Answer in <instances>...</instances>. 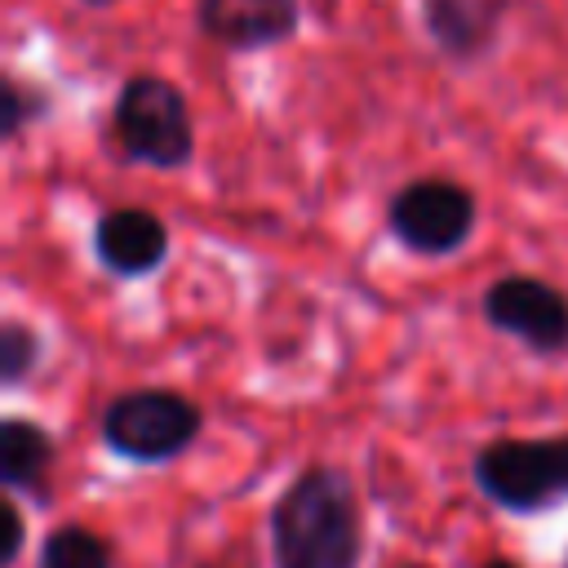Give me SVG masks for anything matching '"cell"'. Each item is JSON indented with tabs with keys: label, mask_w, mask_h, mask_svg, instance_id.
I'll return each instance as SVG.
<instances>
[{
	"label": "cell",
	"mask_w": 568,
	"mask_h": 568,
	"mask_svg": "<svg viewBox=\"0 0 568 568\" xmlns=\"http://www.w3.org/2000/svg\"><path fill=\"white\" fill-rule=\"evenodd\" d=\"M271 568H359L364 501L337 462H306L266 510Z\"/></svg>",
	"instance_id": "cell-1"
},
{
	"label": "cell",
	"mask_w": 568,
	"mask_h": 568,
	"mask_svg": "<svg viewBox=\"0 0 568 568\" xmlns=\"http://www.w3.org/2000/svg\"><path fill=\"white\" fill-rule=\"evenodd\" d=\"M102 142L133 169L186 173L195 160V115L186 89L160 71H129L111 98Z\"/></svg>",
	"instance_id": "cell-2"
},
{
	"label": "cell",
	"mask_w": 568,
	"mask_h": 568,
	"mask_svg": "<svg viewBox=\"0 0 568 568\" xmlns=\"http://www.w3.org/2000/svg\"><path fill=\"white\" fill-rule=\"evenodd\" d=\"M204 435V408L178 386H124L98 413V439L129 466H169Z\"/></svg>",
	"instance_id": "cell-3"
},
{
	"label": "cell",
	"mask_w": 568,
	"mask_h": 568,
	"mask_svg": "<svg viewBox=\"0 0 568 568\" xmlns=\"http://www.w3.org/2000/svg\"><path fill=\"white\" fill-rule=\"evenodd\" d=\"M470 484L506 515L532 519L568 501V430L493 435L470 453Z\"/></svg>",
	"instance_id": "cell-4"
},
{
	"label": "cell",
	"mask_w": 568,
	"mask_h": 568,
	"mask_svg": "<svg viewBox=\"0 0 568 568\" xmlns=\"http://www.w3.org/2000/svg\"><path fill=\"white\" fill-rule=\"evenodd\" d=\"M386 235L413 253V257H457L479 226V200L466 182L444 178V173H422L408 178L404 186L390 191L386 200Z\"/></svg>",
	"instance_id": "cell-5"
},
{
	"label": "cell",
	"mask_w": 568,
	"mask_h": 568,
	"mask_svg": "<svg viewBox=\"0 0 568 568\" xmlns=\"http://www.w3.org/2000/svg\"><path fill=\"white\" fill-rule=\"evenodd\" d=\"M479 320L537 359L568 355V293L546 275L506 271L488 280L479 293Z\"/></svg>",
	"instance_id": "cell-6"
},
{
	"label": "cell",
	"mask_w": 568,
	"mask_h": 568,
	"mask_svg": "<svg viewBox=\"0 0 568 568\" xmlns=\"http://www.w3.org/2000/svg\"><path fill=\"white\" fill-rule=\"evenodd\" d=\"M89 248H93V262L111 280H151L155 271H164V262L173 253V235L155 209L111 204L93 217Z\"/></svg>",
	"instance_id": "cell-7"
},
{
	"label": "cell",
	"mask_w": 568,
	"mask_h": 568,
	"mask_svg": "<svg viewBox=\"0 0 568 568\" xmlns=\"http://www.w3.org/2000/svg\"><path fill=\"white\" fill-rule=\"evenodd\" d=\"M195 31L235 58L280 49L302 31V0H195Z\"/></svg>",
	"instance_id": "cell-8"
},
{
	"label": "cell",
	"mask_w": 568,
	"mask_h": 568,
	"mask_svg": "<svg viewBox=\"0 0 568 568\" xmlns=\"http://www.w3.org/2000/svg\"><path fill=\"white\" fill-rule=\"evenodd\" d=\"M510 0H417L430 49L453 67H479L497 53Z\"/></svg>",
	"instance_id": "cell-9"
},
{
	"label": "cell",
	"mask_w": 568,
	"mask_h": 568,
	"mask_svg": "<svg viewBox=\"0 0 568 568\" xmlns=\"http://www.w3.org/2000/svg\"><path fill=\"white\" fill-rule=\"evenodd\" d=\"M53 475H58V439L44 422L27 413L0 417V484L18 501L49 506L53 501Z\"/></svg>",
	"instance_id": "cell-10"
},
{
	"label": "cell",
	"mask_w": 568,
	"mask_h": 568,
	"mask_svg": "<svg viewBox=\"0 0 568 568\" xmlns=\"http://www.w3.org/2000/svg\"><path fill=\"white\" fill-rule=\"evenodd\" d=\"M36 568H115V541L93 524H53L36 546Z\"/></svg>",
	"instance_id": "cell-11"
},
{
	"label": "cell",
	"mask_w": 568,
	"mask_h": 568,
	"mask_svg": "<svg viewBox=\"0 0 568 568\" xmlns=\"http://www.w3.org/2000/svg\"><path fill=\"white\" fill-rule=\"evenodd\" d=\"M53 115V93L40 80H27L22 71H4L0 75V120H4V142L13 146L27 129L44 124Z\"/></svg>",
	"instance_id": "cell-12"
},
{
	"label": "cell",
	"mask_w": 568,
	"mask_h": 568,
	"mask_svg": "<svg viewBox=\"0 0 568 568\" xmlns=\"http://www.w3.org/2000/svg\"><path fill=\"white\" fill-rule=\"evenodd\" d=\"M44 364V333L22 320V315H4L0 320V386L18 390L27 386Z\"/></svg>",
	"instance_id": "cell-13"
},
{
	"label": "cell",
	"mask_w": 568,
	"mask_h": 568,
	"mask_svg": "<svg viewBox=\"0 0 568 568\" xmlns=\"http://www.w3.org/2000/svg\"><path fill=\"white\" fill-rule=\"evenodd\" d=\"M4 546H0V564L4 568H13L18 559H22V550H27V515H22V506H18V497L13 493H4Z\"/></svg>",
	"instance_id": "cell-14"
},
{
	"label": "cell",
	"mask_w": 568,
	"mask_h": 568,
	"mask_svg": "<svg viewBox=\"0 0 568 568\" xmlns=\"http://www.w3.org/2000/svg\"><path fill=\"white\" fill-rule=\"evenodd\" d=\"M475 568H524L519 559H510V555H488V559H479Z\"/></svg>",
	"instance_id": "cell-15"
},
{
	"label": "cell",
	"mask_w": 568,
	"mask_h": 568,
	"mask_svg": "<svg viewBox=\"0 0 568 568\" xmlns=\"http://www.w3.org/2000/svg\"><path fill=\"white\" fill-rule=\"evenodd\" d=\"M382 568H435V564H426V559H390Z\"/></svg>",
	"instance_id": "cell-16"
},
{
	"label": "cell",
	"mask_w": 568,
	"mask_h": 568,
	"mask_svg": "<svg viewBox=\"0 0 568 568\" xmlns=\"http://www.w3.org/2000/svg\"><path fill=\"white\" fill-rule=\"evenodd\" d=\"M80 4H84V9H115L120 0H80Z\"/></svg>",
	"instance_id": "cell-17"
},
{
	"label": "cell",
	"mask_w": 568,
	"mask_h": 568,
	"mask_svg": "<svg viewBox=\"0 0 568 568\" xmlns=\"http://www.w3.org/2000/svg\"><path fill=\"white\" fill-rule=\"evenodd\" d=\"M564 568H568V555H564Z\"/></svg>",
	"instance_id": "cell-18"
}]
</instances>
